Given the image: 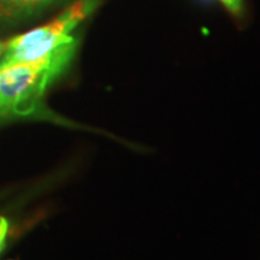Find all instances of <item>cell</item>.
I'll return each mask as SVG.
<instances>
[{"mask_svg": "<svg viewBox=\"0 0 260 260\" xmlns=\"http://www.w3.org/2000/svg\"><path fill=\"white\" fill-rule=\"evenodd\" d=\"M76 48L74 41L42 59L0 68V113L34 112L48 86L68 69Z\"/></svg>", "mask_w": 260, "mask_h": 260, "instance_id": "1", "label": "cell"}, {"mask_svg": "<svg viewBox=\"0 0 260 260\" xmlns=\"http://www.w3.org/2000/svg\"><path fill=\"white\" fill-rule=\"evenodd\" d=\"M4 48H5V46L2 44V42H0V54H2L3 52H4Z\"/></svg>", "mask_w": 260, "mask_h": 260, "instance_id": "6", "label": "cell"}, {"mask_svg": "<svg viewBox=\"0 0 260 260\" xmlns=\"http://www.w3.org/2000/svg\"><path fill=\"white\" fill-rule=\"evenodd\" d=\"M9 232V222L6 220L5 217H0V253L3 252L5 247L6 235Z\"/></svg>", "mask_w": 260, "mask_h": 260, "instance_id": "5", "label": "cell"}, {"mask_svg": "<svg viewBox=\"0 0 260 260\" xmlns=\"http://www.w3.org/2000/svg\"><path fill=\"white\" fill-rule=\"evenodd\" d=\"M53 0H0V17L21 18L39 11Z\"/></svg>", "mask_w": 260, "mask_h": 260, "instance_id": "3", "label": "cell"}, {"mask_svg": "<svg viewBox=\"0 0 260 260\" xmlns=\"http://www.w3.org/2000/svg\"><path fill=\"white\" fill-rule=\"evenodd\" d=\"M96 5L98 0H77L50 23L12 38L5 45L0 68L42 59L58 48L76 41L73 31L92 14Z\"/></svg>", "mask_w": 260, "mask_h": 260, "instance_id": "2", "label": "cell"}, {"mask_svg": "<svg viewBox=\"0 0 260 260\" xmlns=\"http://www.w3.org/2000/svg\"><path fill=\"white\" fill-rule=\"evenodd\" d=\"M230 14L239 16L243 12V0H219Z\"/></svg>", "mask_w": 260, "mask_h": 260, "instance_id": "4", "label": "cell"}]
</instances>
